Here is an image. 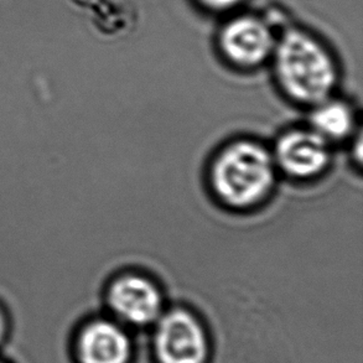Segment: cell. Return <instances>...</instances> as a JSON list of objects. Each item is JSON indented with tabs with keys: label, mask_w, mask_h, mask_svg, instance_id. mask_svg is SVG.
I'll return each instance as SVG.
<instances>
[{
	"label": "cell",
	"mask_w": 363,
	"mask_h": 363,
	"mask_svg": "<svg viewBox=\"0 0 363 363\" xmlns=\"http://www.w3.org/2000/svg\"><path fill=\"white\" fill-rule=\"evenodd\" d=\"M278 175L270 147L253 139H237L217 152L208 182L217 201L245 211L272 195Z\"/></svg>",
	"instance_id": "1"
},
{
	"label": "cell",
	"mask_w": 363,
	"mask_h": 363,
	"mask_svg": "<svg viewBox=\"0 0 363 363\" xmlns=\"http://www.w3.org/2000/svg\"><path fill=\"white\" fill-rule=\"evenodd\" d=\"M272 60L280 89L294 104L311 108L334 96L339 69L329 50L309 33L285 30Z\"/></svg>",
	"instance_id": "2"
},
{
	"label": "cell",
	"mask_w": 363,
	"mask_h": 363,
	"mask_svg": "<svg viewBox=\"0 0 363 363\" xmlns=\"http://www.w3.org/2000/svg\"><path fill=\"white\" fill-rule=\"evenodd\" d=\"M152 349L157 363H206L208 339L196 315L172 308L154 324Z\"/></svg>",
	"instance_id": "3"
},
{
	"label": "cell",
	"mask_w": 363,
	"mask_h": 363,
	"mask_svg": "<svg viewBox=\"0 0 363 363\" xmlns=\"http://www.w3.org/2000/svg\"><path fill=\"white\" fill-rule=\"evenodd\" d=\"M270 150L278 172L295 182L319 179L333 162V145L309 125L281 133Z\"/></svg>",
	"instance_id": "4"
},
{
	"label": "cell",
	"mask_w": 363,
	"mask_h": 363,
	"mask_svg": "<svg viewBox=\"0 0 363 363\" xmlns=\"http://www.w3.org/2000/svg\"><path fill=\"white\" fill-rule=\"evenodd\" d=\"M106 304L114 320L137 328L155 324L165 311L164 295L159 285L137 272L122 273L109 283Z\"/></svg>",
	"instance_id": "5"
},
{
	"label": "cell",
	"mask_w": 363,
	"mask_h": 363,
	"mask_svg": "<svg viewBox=\"0 0 363 363\" xmlns=\"http://www.w3.org/2000/svg\"><path fill=\"white\" fill-rule=\"evenodd\" d=\"M278 38L264 20L243 15L225 25L220 48L227 61L241 69H255L272 59Z\"/></svg>",
	"instance_id": "6"
},
{
	"label": "cell",
	"mask_w": 363,
	"mask_h": 363,
	"mask_svg": "<svg viewBox=\"0 0 363 363\" xmlns=\"http://www.w3.org/2000/svg\"><path fill=\"white\" fill-rule=\"evenodd\" d=\"M72 354L76 363H129L132 342L117 320L89 318L74 333Z\"/></svg>",
	"instance_id": "7"
},
{
	"label": "cell",
	"mask_w": 363,
	"mask_h": 363,
	"mask_svg": "<svg viewBox=\"0 0 363 363\" xmlns=\"http://www.w3.org/2000/svg\"><path fill=\"white\" fill-rule=\"evenodd\" d=\"M356 123L352 106L333 96L310 108L308 125L333 145L352 137Z\"/></svg>",
	"instance_id": "8"
},
{
	"label": "cell",
	"mask_w": 363,
	"mask_h": 363,
	"mask_svg": "<svg viewBox=\"0 0 363 363\" xmlns=\"http://www.w3.org/2000/svg\"><path fill=\"white\" fill-rule=\"evenodd\" d=\"M199 1L206 9L215 11V13H225V11L237 8L243 0H199Z\"/></svg>",
	"instance_id": "9"
},
{
	"label": "cell",
	"mask_w": 363,
	"mask_h": 363,
	"mask_svg": "<svg viewBox=\"0 0 363 363\" xmlns=\"http://www.w3.org/2000/svg\"><path fill=\"white\" fill-rule=\"evenodd\" d=\"M8 334H9V315L5 305L0 301V347L4 344Z\"/></svg>",
	"instance_id": "10"
},
{
	"label": "cell",
	"mask_w": 363,
	"mask_h": 363,
	"mask_svg": "<svg viewBox=\"0 0 363 363\" xmlns=\"http://www.w3.org/2000/svg\"><path fill=\"white\" fill-rule=\"evenodd\" d=\"M0 363H9V362H8V361H6V359H3V357H1V356H0Z\"/></svg>",
	"instance_id": "11"
}]
</instances>
